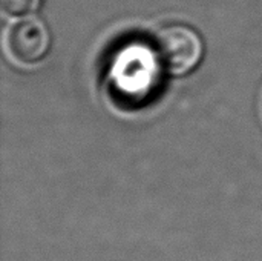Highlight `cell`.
<instances>
[{"label": "cell", "instance_id": "1", "mask_svg": "<svg viewBox=\"0 0 262 261\" xmlns=\"http://www.w3.org/2000/svg\"><path fill=\"white\" fill-rule=\"evenodd\" d=\"M161 68L154 45L126 43L112 55L107 66V86L120 103L141 105L157 89Z\"/></svg>", "mask_w": 262, "mask_h": 261}, {"label": "cell", "instance_id": "4", "mask_svg": "<svg viewBox=\"0 0 262 261\" xmlns=\"http://www.w3.org/2000/svg\"><path fill=\"white\" fill-rule=\"evenodd\" d=\"M41 0H0V6L5 15L9 17H28L38 9Z\"/></svg>", "mask_w": 262, "mask_h": 261}, {"label": "cell", "instance_id": "2", "mask_svg": "<svg viewBox=\"0 0 262 261\" xmlns=\"http://www.w3.org/2000/svg\"><path fill=\"white\" fill-rule=\"evenodd\" d=\"M158 58L172 75H186L201 62L204 45L200 34L187 25L173 23L161 28L154 37Z\"/></svg>", "mask_w": 262, "mask_h": 261}, {"label": "cell", "instance_id": "3", "mask_svg": "<svg viewBox=\"0 0 262 261\" xmlns=\"http://www.w3.org/2000/svg\"><path fill=\"white\" fill-rule=\"evenodd\" d=\"M6 48L17 63L35 65L49 52V29L38 17H20L6 32Z\"/></svg>", "mask_w": 262, "mask_h": 261}]
</instances>
